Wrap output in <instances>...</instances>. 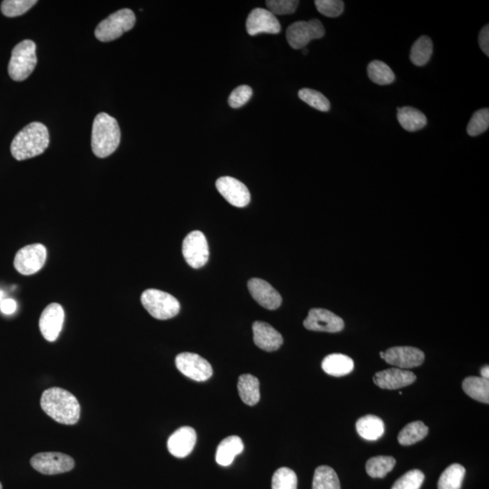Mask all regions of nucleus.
Masks as SVG:
<instances>
[{"label":"nucleus","instance_id":"obj_37","mask_svg":"<svg viewBox=\"0 0 489 489\" xmlns=\"http://www.w3.org/2000/svg\"><path fill=\"white\" fill-rule=\"evenodd\" d=\"M425 479L423 472L418 469L406 473L395 482L392 489H420Z\"/></svg>","mask_w":489,"mask_h":489},{"label":"nucleus","instance_id":"obj_28","mask_svg":"<svg viewBox=\"0 0 489 489\" xmlns=\"http://www.w3.org/2000/svg\"><path fill=\"white\" fill-rule=\"evenodd\" d=\"M466 469L459 464H452L440 476L437 488L439 489H461L464 481Z\"/></svg>","mask_w":489,"mask_h":489},{"label":"nucleus","instance_id":"obj_1","mask_svg":"<svg viewBox=\"0 0 489 489\" xmlns=\"http://www.w3.org/2000/svg\"><path fill=\"white\" fill-rule=\"evenodd\" d=\"M41 407L47 415L61 424L78 423L81 414V407L76 396L57 387L43 392Z\"/></svg>","mask_w":489,"mask_h":489},{"label":"nucleus","instance_id":"obj_26","mask_svg":"<svg viewBox=\"0 0 489 489\" xmlns=\"http://www.w3.org/2000/svg\"><path fill=\"white\" fill-rule=\"evenodd\" d=\"M462 388L469 397L489 404V380L482 377L471 376L463 380Z\"/></svg>","mask_w":489,"mask_h":489},{"label":"nucleus","instance_id":"obj_2","mask_svg":"<svg viewBox=\"0 0 489 489\" xmlns=\"http://www.w3.org/2000/svg\"><path fill=\"white\" fill-rule=\"evenodd\" d=\"M49 146V133L47 127L40 121L25 126L13 139L11 152L18 161L37 157Z\"/></svg>","mask_w":489,"mask_h":489},{"label":"nucleus","instance_id":"obj_9","mask_svg":"<svg viewBox=\"0 0 489 489\" xmlns=\"http://www.w3.org/2000/svg\"><path fill=\"white\" fill-rule=\"evenodd\" d=\"M30 464L44 475H56L68 472L75 468V460L66 454L42 452L32 457Z\"/></svg>","mask_w":489,"mask_h":489},{"label":"nucleus","instance_id":"obj_39","mask_svg":"<svg viewBox=\"0 0 489 489\" xmlns=\"http://www.w3.org/2000/svg\"><path fill=\"white\" fill-rule=\"evenodd\" d=\"M266 4L268 11L272 14L283 16L295 13L299 1H296V0H267Z\"/></svg>","mask_w":489,"mask_h":489},{"label":"nucleus","instance_id":"obj_13","mask_svg":"<svg viewBox=\"0 0 489 489\" xmlns=\"http://www.w3.org/2000/svg\"><path fill=\"white\" fill-rule=\"evenodd\" d=\"M216 187L222 196L231 205L244 207L250 203V193L241 181L235 178L222 177L216 182Z\"/></svg>","mask_w":489,"mask_h":489},{"label":"nucleus","instance_id":"obj_15","mask_svg":"<svg viewBox=\"0 0 489 489\" xmlns=\"http://www.w3.org/2000/svg\"><path fill=\"white\" fill-rule=\"evenodd\" d=\"M65 312L59 303H50L44 308L40 319V329L44 339L54 342L62 331Z\"/></svg>","mask_w":489,"mask_h":489},{"label":"nucleus","instance_id":"obj_30","mask_svg":"<svg viewBox=\"0 0 489 489\" xmlns=\"http://www.w3.org/2000/svg\"><path fill=\"white\" fill-rule=\"evenodd\" d=\"M312 489H341L337 472L328 466H318L315 471Z\"/></svg>","mask_w":489,"mask_h":489},{"label":"nucleus","instance_id":"obj_20","mask_svg":"<svg viewBox=\"0 0 489 489\" xmlns=\"http://www.w3.org/2000/svg\"><path fill=\"white\" fill-rule=\"evenodd\" d=\"M254 342L260 349L274 351L283 344V337L280 332L267 322L257 321L253 324Z\"/></svg>","mask_w":489,"mask_h":489},{"label":"nucleus","instance_id":"obj_31","mask_svg":"<svg viewBox=\"0 0 489 489\" xmlns=\"http://www.w3.org/2000/svg\"><path fill=\"white\" fill-rule=\"evenodd\" d=\"M367 72L369 78L377 85H391L395 80V75L391 67L382 61L375 60L370 62Z\"/></svg>","mask_w":489,"mask_h":489},{"label":"nucleus","instance_id":"obj_23","mask_svg":"<svg viewBox=\"0 0 489 489\" xmlns=\"http://www.w3.org/2000/svg\"><path fill=\"white\" fill-rule=\"evenodd\" d=\"M356 430L363 439L375 441L383 436L385 426L382 418L375 415H367L357 421Z\"/></svg>","mask_w":489,"mask_h":489},{"label":"nucleus","instance_id":"obj_7","mask_svg":"<svg viewBox=\"0 0 489 489\" xmlns=\"http://www.w3.org/2000/svg\"><path fill=\"white\" fill-rule=\"evenodd\" d=\"M325 30L318 19L309 21H297L290 25L286 30V40L294 49H305L312 40L325 36Z\"/></svg>","mask_w":489,"mask_h":489},{"label":"nucleus","instance_id":"obj_16","mask_svg":"<svg viewBox=\"0 0 489 489\" xmlns=\"http://www.w3.org/2000/svg\"><path fill=\"white\" fill-rule=\"evenodd\" d=\"M246 27L250 36L262 33L278 34L281 31V25L276 16L264 8L253 9L248 15Z\"/></svg>","mask_w":489,"mask_h":489},{"label":"nucleus","instance_id":"obj_6","mask_svg":"<svg viewBox=\"0 0 489 489\" xmlns=\"http://www.w3.org/2000/svg\"><path fill=\"white\" fill-rule=\"evenodd\" d=\"M135 22L136 18L133 11L121 9L109 16L97 25L95 31V37L101 42H110L132 30Z\"/></svg>","mask_w":489,"mask_h":489},{"label":"nucleus","instance_id":"obj_33","mask_svg":"<svg viewBox=\"0 0 489 489\" xmlns=\"http://www.w3.org/2000/svg\"><path fill=\"white\" fill-rule=\"evenodd\" d=\"M298 97L310 107L320 111H328L330 110L331 104L328 99L321 94L320 92L313 90V89L303 88L298 92Z\"/></svg>","mask_w":489,"mask_h":489},{"label":"nucleus","instance_id":"obj_14","mask_svg":"<svg viewBox=\"0 0 489 489\" xmlns=\"http://www.w3.org/2000/svg\"><path fill=\"white\" fill-rule=\"evenodd\" d=\"M383 360L391 366L399 367V369H411L423 363L425 354L418 348L396 346L385 351Z\"/></svg>","mask_w":489,"mask_h":489},{"label":"nucleus","instance_id":"obj_38","mask_svg":"<svg viewBox=\"0 0 489 489\" xmlns=\"http://www.w3.org/2000/svg\"><path fill=\"white\" fill-rule=\"evenodd\" d=\"M319 13L327 18H337L343 14L344 4L341 0H315Z\"/></svg>","mask_w":489,"mask_h":489},{"label":"nucleus","instance_id":"obj_21","mask_svg":"<svg viewBox=\"0 0 489 489\" xmlns=\"http://www.w3.org/2000/svg\"><path fill=\"white\" fill-rule=\"evenodd\" d=\"M244 450V444L241 437L230 436L224 439L217 447L216 461L217 464L228 466L232 464L236 456Z\"/></svg>","mask_w":489,"mask_h":489},{"label":"nucleus","instance_id":"obj_45","mask_svg":"<svg viewBox=\"0 0 489 489\" xmlns=\"http://www.w3.org/2000/svg\"><path fill=\"white\" fill-rule=\"evenodd\" d=\"M380 356L382 358V359H385V353H383V351H380Z\"/></svg>","mask_w":489,"mask_h":489},{"label":"nucleus","instance_id":"obj_29","mask_svg":"<svg viewBox=\"0 0 489 489\" xmlns=\"http://www.w3.org/2000/svg\"><path fill=\"white\" fill-rule=\"evenodd\" d=\"M433 53V41L429 37H421L411 47V61L415 66H423L429 62Z\"/></svg>","mask_w":489,"mask_h":489},{"label":"nucleus","instance_id":"obj_17","mask_svg":"<svg viewBox=\"0 0 489 489\" xmlns=\"http://www.w3.org/2000/svg\"><path fill=\"white\" fill-rule=\"evenodd\" d=\"M248 287L252 297L268 310H276L282 303V297L267 281L260 278H252L248 281Z\"/></svg>","mask_w":489,"mask_h":489},{"label":"nucleus","instance_id":"obj_25","mask_svg":"<svg viewBox=\"0 0 489 489\" xmlns=\"http://www.w3.org/2000/svg\"><path fill=\"white\" fill-rule=\"evenodd\" d=\"M397 118L399 124L408 132H417L427 126L428 120L423 113L413 107L398 108Z\"/></svg>","mask_w":489,"mask_h":489},{"label":"nucleus","instance_id":"obj_40","mask_svg":"<svg viewBox=\"0 0 489 489\" xmlns=\"http://www.w3.org/2000/svg\"><path fill=\"white\" fill-rule=\"evenodd\" d=\"M252 95H253V90H252L250 86H239L229 95V104L230 107L235 109L242 107L243 105H245L250 100Z\"/></svg>","mask_w":489,"mask_h":489},{"label":"nucleus","instance_id":"obj_44","mask_svg":"<svg viewBox=\"0 0 489 489\" xmlns=\"http://www.w3.org/2000/svg\"><path fill=\"white\" fill-rule=\"evenodd\" d=\"M5 293L2 290H0V303L4 300Z\"/></svg>","mask_w":489,"mask_h":489},{"label":"nucleus","instance_id":"obj_34","mask_svg":"<svg viewBox=\"0 0 489 489\" xmlns=\"http://www.w3.org/2000/svg\"><path fill=\"white\" fill-rule=\"evenodd\" d=\"M37 3V0H5L1 4L2 14L8 18L24 15Z\"/></svg>","mask_w":489,"mask_h":489},{"label":"nucleus","instance_id":"obj_24","mask_svg":"<svg viewBox=\"0 0 489 489\" xmlns=\"http://www.w3.org/2000/svg\"><path fill=\"white\" fill-rule=\"evenodd\" d=\"M238 390L242 402L248 406H254L260 399V380L251 375H242L238 382Z\"/></svg>","mask_w":489,"mask_h":489},{"label":"nucleus","instance_id":"obj_4","mask_svg":"<svg viewBox=\"0 0 489 489\" xmlns=\"http://www.w3.org/2000/svg\"><path fill=\"white\" fill-rule=\"evenodd\" d=\"M37 46L32 40H24L14 47L8 64L9 76L21 82L33 73L37 66Z\"/></svg>","mask_w":489,"mask_h":489},{"label":"nucleus","instance_id":"obj_47","mask_svg":"<svg viewBox=\"0 0 489 489\" xmlns=\"http://www.w3.org/2000/svg\"><path fill=\"white\" fill-rule=\"evenodd\" d=\"M0 489H2V484L0 483Z\"/></svg>","mask_w":489,"mask_h":489},{"label":"nucleus","instance_id":"obj_32","mask_svg":"<svg viewBox=\"0 0 489 489\" xmlns=\"http://www.w3.org/2000/svg\"><path fill=\"white\" fill-rule=\"evenodd\" d=\"M396 465V460L392 457L378 456L370 459L366 463V471L370 477L383 478L391 472Z\"/></svg>","mask_w":489,"mask_h":489},{"label":"nucleus","instance_id":"obj_12","mask_svg":"<svg viewBox=\"0 0 489 489\" xmlns=\"http://www.w3.org/2000/svg\"><path fill=\"white\" fill-rule=\"evenodd\" d=\"M303 326L310 331L339 332L343 330V319L329 310L313 308L303 321Z\"/></svg>","mask_w":489,"mask_h":489},{"label":"nucleus","instance_id":"obj_22","mask_svg":"<svg viewBox=\"0 0 489 489\" xmlns=\"http://www.w3.org/2000/svg\"><path fill=\"white\" fill-rule=\"evenodd\" d=\"M322 368L327 375L341 377L353 372L354 363L349 356L342 354H332L322 361Z\"/></svg>","mask_w":489,"mask_h":489},{"label":"nucleus","instance_id":"obj_46","mask_svg":"<svg viewBox=\"0 0 489 489\" xmlns=\"http://www.w3.org/2000/svg\"><path fill=\"white\" fill-rule=\"evenodd\" d=\"M308 50L306 49V47H305V49H303V54H308Z\"/></svg>","mask_w":489,"mask_h":489},{"label":"nucleus","instance_id":"obj_41","mask_svg":"<svg viewBox=\"0 0 489 489\" xmlns=\"http://www.w3.org/2000/svg\"><path fill=\"white\" fill-rule=\"evenodd\" d=\"M479 46L485 53V56H489V27L488 25H485L481 31L478 37Z\"/></svg>","mask_w":489,"mask_h":489},{"label":"nucleus","instance_id":"obj_3","mask_svg":"<svg viewBox=\"0 0 489 489\" xmlns=\"http://www.w3.org/2000/svg\"><path fill=\"white\" fill-rule=\"evenodd\" d=\"M121 142L117 121L105 113L95 118L92 131V150L98 158H107L116 151Z\"/></svg>","mask_w":489,"mask_h":489},{"label":"nucleus","instance_id":"obj_18","mask_svg":"<svg viewBox=\"0 0 489 489\" xmlns=\"http://www.w3.org/2000/svg\"><path fill=\"white\" fill-rule=\"evenodd\" d=\"M196 441V431L193 428L181 427L169 437V452L176 458H185L193 452Z\"/></svg>","mask_w":489,"mask_h":489},{"label":"nucleus","instance_id":"obj_42","mask_svg":"<svg viewBox=\"0 0 489 489\" xmlns=\"http://www.w3.org/2000/svg\"><path fill=\"white\" fill-rule=\"evenodd\" d=\"M17 308V303H16L15 300L11 298L4 299L0 303V310H1L3 314L5 315H9L14 314Z\"/></svg>","mask_w":489,"mask_h":489},{"label":"nucleus","instance_id":"obj_5","mask_svg":"<svg viewBox=\"0 0 489 489\" xmlns=\"http://www.w3.org/2000/svg\"><path fill=\"white\" fill-rule=\"evenodd\" d=\"M149 314L158 320H168L180 313V302L174 296L157 289H148L140 297Z\"/></svg>","mask_w":489,"mask_h":489},{"label":"nucleus","instance_id":"obj_36","mask_svg":"<svg viewBox=\"0 0 489 489\" xmlns=\"http://www.w3.org/2000/svg\"><path fill=\"white\" fill-rule=\"evenodd\" d=\"M489 127V110L488 108L481 109L476 111L469 121L466 132L469 136L476 137L481 135L488 129Z\"/></svg>","mask_w":489,"mask_h":489},{"label":"nucleus","instance_id":"obj_43","mask_svg":"<svg viewBox=\"0 0 489 489\" xmlns=\"http://www.w3.org/2000/svg\"><path fill=\"white\" fill-rule=\"evenodd\" d=\"M482 378L488 379L489 378V367L485 366L481 370Z\"/></svg>","mask_w":489,"mask_h":489},{"label":"nucleus","instance_id":"obj_10","mask_svg":"<svg viewBox=\"0 0 489 489\" xmlns=\"http://www.w3.org/2000/svg\"><path fill=\"white\" fill-rule=\"evenodd\" d=\"M182 254L191 267L205 266L209 260L210 251L205 235L201 231H193L182 243Z\"/></svg>","mask_w":489,"mask_h":489},{"label":"nucleus","instance_id":"obj_19","mask_svg":"<svg viewBox=\"0 0 489 489\" xmlns=\"http://www.w3.org/2000/svg\"><path fill=\"white\" fill-rule=\"evenodd\" d=\"M416 380V375L410 370L392 368L377 373L373 382L380 388L397 390L412 385Z\"/></svg>","mask_w":489,"mask_h":489},{"label":"nucleus","instance_id":"obj_11","mask_svg":"<svg viewBox=\"0 0 489 489\" xmlns=\"http://www.w3.org/2000/svg\"><path fill=\"white\" fill-rule=\"evenodd\" d=\"M175 363L182 375L196 382H205L213 375L212 366L199 354H180L176 357Z\"/></svg>","mask_w":489,"mask_h":489},{"label":"nucleus","instance_id":"obj_27","mask_svg":"<svg viewBox=\"0 0 489 489\" xmlns=\"http://www.w3.org/2000/svg\"><path fill=\"white\" fill-rule=\"evenodd\" d=\"M429 433V428L423 421H414L406 426L398 435L399 443L404 446H410L412 444L423 440Z\"/></svg>","mask_w":489,"mask_h":489},{"label":"nucleus","instance_id":"obj_8","mask_svg":"<svg viewBox=\"0 0 489 489\" xmlns=\"http://www.w3.org/2000/svg\"><path fill=\"white\" fill-rule=\"evenodd\" d=\"M47 251L42 244L25 246L17 252L14 260L16 270L23 276H31L42 270L47 261Z\"/></svg>","mask_w":489,"mask_h":489},{"label":"nucleus","instance_id":"obj_35","mask_svg":"<svg viewBox=\"0 0 489 489\" xmlns=\"http://www.w3.org/2000/svg\"><path fill=\"white\" fill-rule=\"evenodd\" d=\"M272 489H297V477L289 468L277 469L272 478Z\"/></svg>","mask_w":489,"mask_h":489}]
</instances>
